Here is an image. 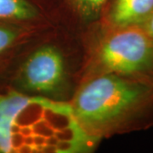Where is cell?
I'll return each mask as SVG.
<instances>
[{
    "instance_id": "obj_1",
    "label": "cell",
    "mask_w": 153,
    "mask_h": 153,
    "mask_svg": "<svg viewBox=\"0 0 153 153\" xmlns=\"http://www.w3.org/2000/svg\"><path fill=\"white\" fill-rule=\"evenodd\" d=\"M99 142L83 131L69 101L0 93L1 152H88Z\"/></svg>"
},
{
    "instance_id": "obj_2",
    "label": "cell",
    "mask_w": 153,
    "mask_h": 153,
    "mask_svg": "<svg viewBox=\"0 0 153 153\" xmlns=\"http://www.w3.org/2000/svg\"><path fill=\"white\" fill-rule=\"evenodd\" d=\"M79 82L69 102L88 135L100 141L153 127V83L113 73Z\"/></svg>"
},
{
    "instance_id": "obj_3",
    "label": "cell",
    "mask_w": 153,
    "mask_h": 153,
    "mask_svg": "<svg viewBox=\"0 0 153 153\" xmlns=\"http://www.w3.org/2000/svg\"><path fill=\"white\" fill-rule=\"evenodd\" d=\"M101 30L102 35L89 51L81 77L113 73L153 83V38L144 27Z\"/></svg>"
},
{
    "instance_id": "obj_4",
    "label": "cell",
    "mask_w": 153,
    "mask_h": 153,
    "mask_svg": "<svg viewBox=\"0 0 153 153\" xmlns=\"http://www.w3.org/2000/svg\"><path fill=\"white\" fill-rule=\"evenodd\" d=\"M32 44L31 49L22 51L23 55L20 56L12 72L10 79L11 89L31 95L70 101L76 86L71 60L65 49L52 39H44L34 45Z\"/></svg>"
},
{
    "instance_id": "obj_5",
    "label": "cell",
    "mask_w": 153,
    "mask_h": 153,
    "mask_svg": "<svg viewBox=\"0 0 153 153\" xmlns=\"http://www.w3.org/2000/svg\"><path fill=\"white\" fill-rule=\"evenodd\" d=\"M50 9H57L56 0H0V22L51 27Z\"/></svg>"
},
{
    "instance_id": "obj_6",
    "label": "cell",
    "mask_w": 153,
    "mask_h": 153,
    "mask_svg": "<svg viewBox=\"0 0 153 153\" xmlns=\"http://www.w3.org/2000/svg\"><path fill=\"white\" fill-rule=\"evenodd\" d=\"M51 27H32L0 22V73L10 67L18 55Z\"/></svg>"
},
{
    "instance_id": "obj_7",
    "label": "cell",
    "mask_w": 153,
    "mask_h": 153,
    "mask_svg": "<svg viewBox=\"0 0 153 153\" xmlns=\"http://www.w3.org/2000/svg\"><path fill=\"white\" fill-rule=\"evenodd\" d=\"M153 12V0H111L102 27L144 26Z\"/></svg>"
},
{
    "instance_id": "obj_8",
    "label": "cell",
    "mask_w": 153,
    "mask_h": 153,
    "mask_svg": "<svg viewBox=\"0 0 153 153\" xmlns=\"http://www.w3.org/2000/svg\"><path fill=\"white\" fill-rule=\"evenodd\" d=\"M111 0H56L57 8L84 26L100 24Z\"/></svg>"
},
{
    "instance_id": "obj_9",
    "label": "cell",
    "mask_w": 153,
    "mask_h": 153,
    "mask_svg": "<svg viewBox=\"0 0 153 153\" xmlns=\"http://www.w3.org/2000/svg\"><path fill=\"white\" fill-rule=\"evenodd\" d=\"M144 28L147 31V33L152 37L153 38V12L152 14L151 15V16L149 17V19L147 20V22L144 24Z\"/></svg>"
},
{
    "instance_id": "obj_10",
    "label": "cell",
    "mask_w": 153,
    "mask_h": 153,
    "mask_svg": "<svg viewBox=\"0 0 153 153\" xmlns=\"http://www.w3.org/2000/svg\"></svg>"
}]
</instances>
